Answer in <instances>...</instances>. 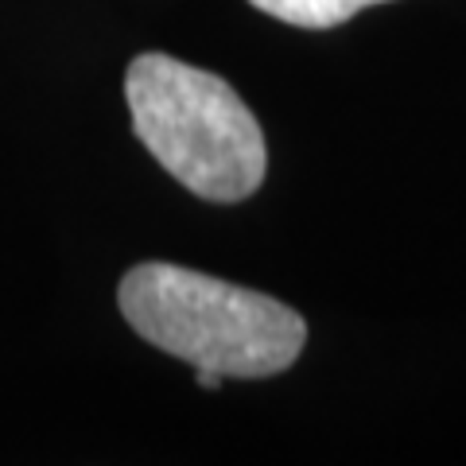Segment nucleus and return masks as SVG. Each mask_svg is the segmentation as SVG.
<instances>
[{
  "label": "nucleus",
  "mask_w": 466,
  "mask_h": 466,
  "mask_svg": "<svg viewBox=\"0 0 466 466\" xmlns=\"http://www.w3.org/2000/svg\"><path fill=\"white\" fill-rule=\"evenodd\" d=\"M249 5L296 27H334L358 16L361 8L389 5V0H249Z\"/></svg>",
  "instance_id": "obj_3"
},
{
  "label": "nucleus",
  "mask_w": 466,
  "mask_h": 466,
  "mask_svg": "<svg viewBox=\"0 0 466 466\" xmlns=\"http://www.w3.org/2000/svg\"><path fill=\"white\" fill-rule=\"evenodd\" d=\"M116 303L144 342L222 377L284 373L308 342V323L288 303L164 260L128 272Z\"/></svg>",
  "instance_id": "obj_1"
},
{
  "label": "nucleus",
  "mask_w": 466,
  "mask_h": 466,
  "mask_svg": "<svg viewBox=\"0 0 466 466\" xmlns=\"http://www.w3.org/2000/svg\"><path fill=\"white\" fill-rule=\"evenodd\" d=\"M195 381H198V389H222L226 377L218 370H195Z\"/></svg>",
  "instance_id": "obj_4"
},
{
  "label": "nucleus",
  "mask_w": 466,
  "mask_h": 466,
  "mask_svg": "<svg viewBox=\"0 0 466 466\" xmlns=\"http://www.w3.org/2000/svg\"><path fill=\"white\" fill-rule=\"evenodd\" d=\"M125 97L140 144L191 195L241 202L265 179V133L226 78L152 51L133 58Z\"/></svg>",
  "instance_id": "obj_2"
}]
</instances>
